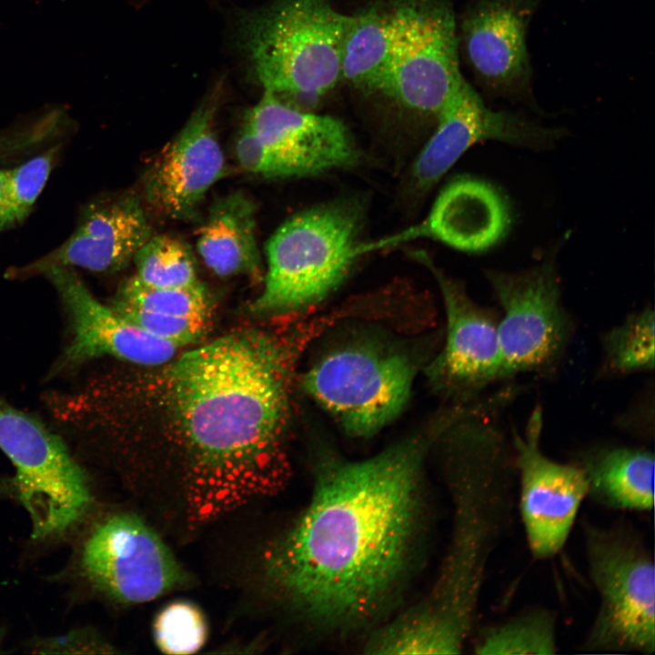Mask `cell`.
Masks as SVG:
<instances>
[{
    "label": "cell",
    "mask_w": 655,
    "mask_h": 655,
    "mask_svg": "<svg viewBox=\"0 0 655 655\" xmlns=\"http://www.w3.org/2000/svg\"><path fill=\"white\" fill-rule=\"evenodd\" d=\"M111 307L148 334L180 348L202 338L210 324L207 319L156 313L121 303L112 302Z\"/></svg>",
    "instance_id": "29"
},
{
    "label": "cell",
    "mask_w": 655,
    "mask_h": 655,
    "mask_svg": "<svg viewBox=\"0 0 655 655\" xmlns=\"http://www.w3.org/2000/svg\"><path fill=\"white\" fill-rule=\"evenodd\" d=\"M503 310L499 319V378L534 371L560 357L570 337V320L560 298L555 253L528 269H488Z\"/></svg>",
    "instance_id": "8"
},
{
    "label": "cell",
    "mask_w": 655,
    "mask_h": 655,
    "mask_svg": "<svg viewBox=\"0 0 655 655\" xmlns=\"http://www.w3.org/2000/svg\"><path fill=\"white\" fill-rule=\"evenodd\" d=\"M244 126L287 156L300 176L348 167L358 159L355 141L340 120L302 111L270 91L263 90Z\"/></svg>",
    "instance_id": "18"
},
{
    "label": "cell",
    "mask_w": 655,
    "mask_h": 655,
    "mask_svg": "<svg viewBox=\"0 0 655 655\" xmlns=\"http://www.w3.org/2000/svg\"><path fill=\"white\" fill-rule=\"evenodd\" d=\"M0 449L15 469L14 486L29 514L32 536L65 532L86 511V477L62 439L34 417L0 398Z\"/></svg>",
    "instance_id": "7"
},
{
    "label": "cell",
    "mask_w": 655,
    "mask_h": 655,
    "mask_svg": "<svg viewBox=\"0 0 655 655\" xmlns=\"http://www.w3.org/2000/svg\"><path fill=\"white\" fill-rule=\"evenodd\" d=\"M135 276L156 287H186L201 283L191 248L174 237L152 236L136 254Z\"/></svg>",
    "instance_id": "25"
},
{
    "label": "cell",
    "mask_w": 655,
    "mask_h": 655,
    "mask_svg": "<svg viewBox=\"0 0 655 655\" xmlns=\"http://www.w3.org/2000/svg\"><path fill=\"white\" fill-rule=\"evenodd\" d=\"M527 12L512 0H484L468 15L463 36L475 71L492 88L510 90L528 70Z\"/></svg>",
    "instance_id": "19"
},
{
    "label": "cell",
    "mask_w": 655,
    "mask_h": 655,
    "mask_svg": "<svg viewBox=\"0 0 655 655\" xmlns=\"http://www.w3.org/2000/svg\"><path fill=\"white\" fill-rule=\"evenodd\" d=\"M290 360L275 333L247 326L129 379L138 433L174 456L192 522L283 486Z\"/></svg>",
    "instance_id": "1"
},
{
    "label": "cell",
    "mask_w": 655,
    "mask_h": 655,
    "mask_svg": "<svg viewBox=\"0 0 655 655\" xmlns=\"http://www.w3.org/2000/svg\"><path fill=\"white\" fill-rule=\"evenodd\" d=\"M433 271L447 316L444 348L429 368L443 388L461 392L479 390L499 378V318L476 304L458 281L437 269L425 255L417 254Z\"/></svg>",
    "instance_id": "15"
},
{
    "label": "cell",
    "mask_w": 655,
    "mask_h": 655,
    "mask_svg": "<svg viewBox=\"0 0 655 655\" xmlns=\"http://www.w3.org/2000/svg\"><path fill=\"white\" fill-rule=\"evenodd\" d=\"M83 569L92 584L124 603H143L182 586L186 576L166 543L144 520L118 513L87 539Z\"/></svg>",
    "instance_id": "10"
},
{
    "label": "cell",
    "mask_w": 655,
    "mask_h": 655,
    "mask_svg": "<svg viewBox=\"0 0 655 655\" xmlns=\"http://www.w3.org/2000/svg\"><path fill=\"white\" fill-rule=\"evenodd\" d=\"M220 89L217 84L146 174V199L162 216L179 220L192 217L208 190L227 175L226 158L214 128Z\"/></svg>",
    "instance_id": "13"
},
{
    "label": "cell",
    "mask_w": 655,
    "mask_h": 655,
    "mask_svg": "<svg viewBox=\"0 0 655 655\" xmlns=\"http://www.w3.org/2000/svg\"><path fill=\"white\" fill-rule=\"evenodd\" d=\"M511 224L510 205L500 189L482 179L461 176L442 189L420 224L372 245L382 247L428 237L461 251L478 253L501 242Z\"/></svg>",
    "instance_id": "17"
},
{
    "label": "cell",
    "mask_w": 655,
    "mask_h": 655,
    "mask_svg": "<svg viewBox=\"0 0 655 655\" xmlns=\"http://www.w3.org/2000/svg\"><path fill=\"white\" fill-rule=\"evenodd\" d=\"M55 154V147L9 169L0 198V232L21 223L29 214L49 177Z\"/></svg>",
    "instance_id": "27"
},
{
    "label": "cell",
    "mask_w": 655,
    "mask_h": 655,
    "mask_svg": "<svg viewBox=\"0 0 655 655\" xmlns=\"http://www.w3.org/2000/svg\"><path fill=\"white\" fill-rule=\"evenodd\" d=\"M112 302L177 317L211 320L212 300L202 283L186 287H156L134 275L118 289Z\"/></svg>",
    "instance_id": "26"
},
{
    "label": "cell",
    "mask_w": 655,
    "mask_h": 655,
    "mask_svg": "<svg viewBox=\"0 0 655 655\" xmlns=\"http://www.w3.org/2000/svg\"><path fill=\"white\" fill-rule=\"evenodd\" d=\"M438 124L413 168L418 186L430 187L473 145L496 140L534 150L552 147L563 136L518 114L489 108L466 82L437 113Z\"/></svg>",
    "instance_id": "14"
},
{
    "label": "cell",
    "mask_w": 655,
    "mask_h": 655,
    "mask_svg": "<svg viewBox=\"0 0 655 655\" xmlns=\"http://www.w3.org/2000/svg\"><path fill=\"white\" fill-rule=\"evenodd\" d=\"M395 43L392 10L370 8L353 15L343 42L341 79L367 92H383Z\"/></svg>",
    "instance_id": "22"
},
{
    "label": "cell",
    "mask_w": 655,
    "mask_h": 655,
    "mask_svg": "<svg viewBox=\"0 0 655 655\" xmlns=\"http://www.w3.org/2000/svg\"><path fill=\"white\" fill-rule=\"evenodd\" d=\"M42 275L58 292L72 330V339L55 365V372L102 356L156 367L171 360L181 348L148 334L98 301L74 267H53Z\"/></svg>",
    "instance_id": "12"
},
{
    "label": "cell",
    "mask_w": 655,
    "mask_h": 655,
    "mask_svg": "<svg viewBox=\"0 0 655 655\" xmlns=\"http://www.w3.org/2000/svg\"><path fill=\"white\" fill-rule=\"evenodd\" d=\"M415 369L406 355L373 345L334 349L305 374L306 392L351 437L366 438L405 408Z\"/></svg>",
    "instance_id": "6"
},
{
    "label": "cell",
    "mask_w": 655,
    "mask_h": 655,
    "mask_svg": "<svg viewBox=\"0 0 655 655\" xmlns=\"http://www.w3.org/2000/svg\"><path fill=\"white\" fill-rule=\"evenodd\" d=\"M153 236L146 210L134 195L91 206L72 235L58 247L14 270L12 277L42 275L53 267L111 273L125 268Z\"/></svg>",
    "instance_id": "16"
},
{
    "label": "cell",
    "mask_w": 655,
    "mask_h": 655,
    "mask_svg": "<svg viewBox=\"0 0 655 655\" xmlns=\"http://www.w3.org/2000/svg\"><path fill=\"white\" fill-rule=\"evenodd\" d=\"M392 12L395 43L382 93L437 114L465 81L451 9L437 0H398Z\"/></svg>",
    "instance_id": "9"
},
{
    "label": "cell",
    "mask_w": 655,
    "mask_h": 655,
    "mask_svg": "<svg viewBox=\"0 0 655 655\" xmlns=\"http://www.w3.org/2000/svg\"><path fill=\"white\" fill-rule=\"evenodd\" d=\"M351 17L328 0H273L240 16L237 45L263 90L314 102L341 79Z\"/></svg>",
    "instance_id": "3"
},
{
    "label": "cell",
    "mask_w": 655,
    "mask_h": 655,
    "mask_svg": "<svg viewBox=\"0 0 655 655\" xmlns=\"http://www.w3.org/2000/svg\"><path fill=\"white\" fill-rule=\"evenodd\" d=\"M235 151L241 167L251 174L267 178L300 176L297 166L287 156L245 126L237 139Z\"/></svg>",
    "instance_id": "30"
},
{
    "label": "cell",
    "mask_w": 655,
    "mask_h": 655,
    "mask_svg": "<svg viewBox=\"0 0 655 655\" xmlns=\"http://www.w3.org/2000/svg\"><path fill=\"white\" fill-rule=\"evenodd\" d=\"M255 204L243 192L217 198L196 234V249L205 265L220 277L258 275L260 253Z\"/></svg>",
    "instance_id": "20"
},
{
    "label": "cell",
    "mask_w": 655,
    "mask_h": 655,
    "mask_svg": "<svg viewBox=\"0 0 655 655\" xmlns=\"http://www.w3.org/2000/svg\"><path fill=\"white\" fill-rule=\"evenodd\" d=\"M586 554L600 607L586 640L594 650L655 649V567L639 539L619 529L588 527Z\"/></svg>",
    "instance_id": "5"
},
{
    "label": "cell",
    "mask_w": 655,
    "mask_h": 655,
    "mask_svg": "<svg viewBox=\"0 0 655 655\" xmlns=\"http://www.w3.org/2000/svg\"><path fill=\"white\" fill-rule=\"evenodd\" d=\"M358 210L334 203L285 221L266 245L267 270L255 314L297 310L325 298L346 277L360 254Z\"/></svg>",
    "instance_id": "4"
},
{
    "label": "cell",
    "mask_w": 655,
    "mask_h": 655,
    "mask_svg": "<svg viewBox=\"0 0 655 655\" xmlns=\"http://www.w3.org/2000/svg\"><path fill=\"white\" fill-rule=\"evenodd\" d=\"M556 650L555 619L539 609L489 629L475 646L481 655L553 654Z\"/></svg>",
    "instance_id": "24"
},
{
    "label": "cell",
    "mask_w": 655,
    "mask_h": 655,
    "mask_svg": "<svg viewBox=\"0 0 655 655\" xmlns=\"http://www.w3.org/2000/svg\"><path fill=\"white\" fill-rule=\"evenodd\" d=\"M430 436L361 460L317 465L308 504L265 549L269 587L315 626L349 630L378 614L409 560Z\"/></svg>",
    "instance_id": "2"
},
{
    "label": "cell",
    "mask_w": 655,
    "mask_h": 655,
    "mask_svg": "<svg viewBox=\"0 0 655 655\" xmlns=\"http://www.w3.org/2000/svg\"><path fill=\"white\" fill-rule=\"evenodd\" d=\"M588 494L597 502L624 510H650L654 504V455L627 447H600L587 451L579 465Z\"/></svg>",
    "instance_id": "21"
},
{
    "label": "cell",
    "mask_w": 655,
    "mask_h": 655,
    "mask_svg": "<svg viewBox=\"0 0 655 655\" xmlns=\"http://www.w3.org/2000/svg\"><path fill=\"white\" fill-rule=\"evenodd\" d=\"M543 416L532 411L524 434L514 431L519 472V509L532 555L546 559L565 545L579 509L588 495V480L579 465L557 462L539 447Z\"/></svg>",
    "instance_id": "11"
},
{
    "label": "cell",
    "mask_w": 655,
    "mask_h": 655,
    "mask_svg": "<svg viewBox=\"0 0 655 655\" xmlns=\"http://www.w3.org/2000/svg\"><path fill=\"white\" fill-rule=\"evenodd\" d=\"M654 311L646 307L630 314L602 336L603 368L626 375L654 368Z\"/></svg>",
    "instance_id": "23"
},
{
    "label": "cell",
    "mask_w": 655,
    "mask_h": 655,
    "mask_svg": "<svg viewBox=\"0 0 655 655\" xmlns=\"http://www.w3.org/2000/svg\"><path fill=\"white\" fill-rule=\"evenodd\" d=\"M154 639L167 654H191L200 650L207 636L204 613L194 603L177 600L164 607L154 621Z\"/></svg>",
    "instance_id": "28"
}]
</instances>
